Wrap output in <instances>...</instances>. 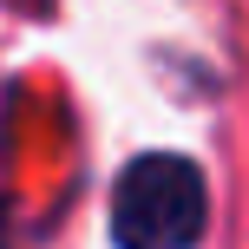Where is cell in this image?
<instances>
[{
  "mask_svg": "<svg viewBox=\"0 0 249 249\" xmlns=\"http://www.w3.org/2000/svg\"><path fill=\"white\" fill-rule=\"evenodd\" d=\"M210 223V184L184 151H144L112 184L118 249H197Z\"/></svg>",
  "mask_w": 249,
  "mask_h": 249,
  "instance_id": "obj_1",
  "label": "cell"
}]
</instances>
